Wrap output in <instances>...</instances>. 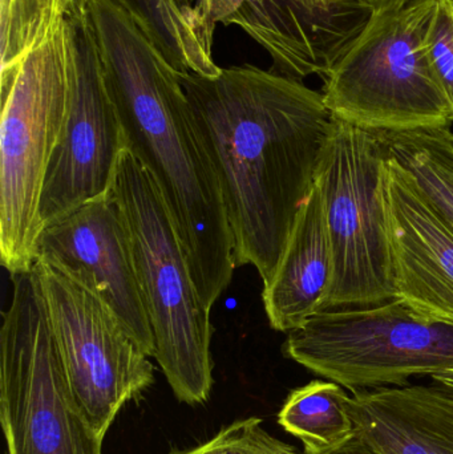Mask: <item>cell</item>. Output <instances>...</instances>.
<instances>
[{
	"mask_svg": "<svg viewBox=\"0 0 453 454\" xmlns=\"http://www.w3.org/2000/svg\"><path fill=\"white\" fill-rule=\"evenodd\" d=\"M332 278V245L321 189L316 183L298 213L276 272L263 285L270 327L289 333L318 314Z\"/></svg>",
	"mask_w": 453,
	"mask_h": 454,
	"instance_id": "9a60e30c",
	"label": "cell"
},
{
	"mask_svg": "<svg viewBox=\"0 0 453 454\" xmlns=\"http://www.w3.org/2000/svg\"><path fill=\"white\" fill-rule=\"evenodd\" d=\"M438 0L372 13L322 88L332 116L380 132L452 127L453 111L427 52Z\"/></svg>",
	"mask_w": 453,
	"mask_h": 454,
	"instance_id": "5b68a950",
	"label": "cell"
},
{
	"mask_svg": "<svg viewBox=\"0 0 453 454\" xmlns=\"http://www.w3.org/2000/svg\"><path fill=\"white\" fill-rule=\"evenodd\" d=\"M37 259L66 272L121 320L148 356L154 336L136 274L127 223L112 194L43 229Z\"/></svg>",
	"mask_w": 453,
	"mask_h": 454,
	"instance_id": "8fae6325",
	"label": "cell"
},
{
	"mask_svg": "<svg viewBox=\"0 0 453 454\" xmlns=\"http://www.w3.org/2000/svg\"><path fill=\"white\" fill-rule=\"evenodd\" d=\"M93 0H0V77L63 24L90 19Z\"/></svg>",
	"mask_w": 453,
	"mask_h": 454,
	"instance_id": "d6986e66",
	"label": "cell"
},
{
	"mask_svg": "<svg viewBox=\"0 0 453 454\" xmlns=\"http://www.w3.org/2000/svg\"><path fill=\"white\" fill-rule=\"evenodd\" d=\"M72 26L71 98L43 191V229L111 193L124 129L92 19Z\"/></svg>",
	"mask_w": 453,
	"mask_h": 454,
	"instance_id": "30bf717a",
	"label": "cell"
},
{
	"mask_svg": "<svg viewBox=\"0 0 453 454\" xmlns=\"http://www.w3.org/2000/svg\"><path fill=\"white\" fill-rule=\"evenodd\" d=\"M427 52L433 74L453 111V0H438L427 31Z\"/></svg>",
	"mask_w": 453,
	"mask_h": 454,
	"instance_id": "44dd1931",
	"label": "cell"
},
{
	"mask_svg": "<svg viewBox=\"0 0 453 454\" xmlns=\"http://www.w3.org/2000/svg\"><path fill=\"white\" fill-rule=\"evenodd\" d=\"M0 330V419L7 454H101L74 403L36 272L12 275Z\"/></svg>",
	"mask_w": 453,
	"mask_h": 454,
	"instance_id": "52a82bcc",
	"label": "cell"
},
{
	"mask_svg": "<svg viewBox=\"0 0 453 454\" xmlns=\"http://www.w3.org/2000/svg\"><path fill=\"white\" fill-rule=\"evenodd\" d=\"M71 23L0 77V262L11 275L32 271L43 231V191L63 137L71 98Z\"/></svg>",
	"mask_w": 453,
	"mask_h": 454,
	"instance_id": "277c9868",
	"label": "cell"
},
{
	"mask_svg": "<svg viewBox=\"0 0 453 454\" xmlns=\"http://www.w3.org/2000/svg\"><path fill=\"white\" fill-rule=\"evenodd\" d=\"M90 19L105 59L125 146L161 192L194 283L212 309L237 269L233 237L180 72L121 0H93Z\"/></svg>",
	"mask_w": 453,
	"mask_h": 454,
	"instance_id": "7a4b0ae2",
	"label": "cell"
},
{
	"mask_svg": "<svg viewBox=\"0 0 453 454\" xmlns=\"http://www.w3.org/2000/svg\"><path fill=\"white\" fill-rule=\"evenodd\" d=\"M387 204L395 298L453 323V229L393 156Z\"/></svg>",
	"mask_w": 453,
	"mask_h": 454,
	"instance_id": "4fadbf2b",
	"label": "cell"
},
{
	"mask_svg": "<svg viewBox=\"0 0 453 454\" xmlns=\"http://www.w3.org/2000/svg\"><path fill=\"white\" fill-rule=\"evenodd\" d=\"M348 399L345 388L335 381H311L289 395L278 413L279 426L302 442L305 454L327 452L355 431Z\"/></svg>",
	"mask_w": 453,
	"mask_h": 454,
	"instance_id": "e0dca14e",
	"label": "cell"
},
{
	"mask_svg": "<svg viewBox=\"0 0 453 454\" xmlns=\"http://www.w3.org/2000/svg\"><path fill=\"white\" fill-rule=\"evenodd\" d=\"M390 146L379 130L334 117L316 172L332 254L321 311L367 309L395 299L388 231Z\"/></svg>",
	"mask_w": 453,
	"mask_h": 454,
	"instance_id": "8992f818",
	"label": "cell"
},
{
	"mask_svg": "<svg viewBox=\"0 0 453 454\" xmlns=\"http://www.w3.org/2000/svg\"><path fill=\"white\" fill-rule=\"evenodd\" d=\"M374 11L359 0H250L234 19L273 59V71L303 82L326 77Z\"/></svg>",
	"mask_w": 453,
	"mask_h": 454,
	"instance_id": "7c38bea8",
	"label": "cell"
},
{
	"mask_svg": "<svg viewBox=\"0 0 453 454\" xmlns=\"http://www.w3.org/2000/svg\"><path fill=\"white\" fill-rule=\"evenodd\" d=\"M151 32L180 74L215 77V27L204 18L199 0H121Z\"/></svg>",
	"mask_w": 453,
	"mask_h": 454,
	"instance_id": "2e32d148",
	"label": "cell"
},
{
	"mask_svg": "<svg viewBox=\"0 0 453 454\" xmlns=\"http://www.w3.org/2000/svg\"><path fill=\"white\" fill-rule=\"evenodd\" d=\"M34 270L72 396L104 439L120 410L153 384L151 356L90 290L42 259Z\"/></svg>",
	"mask_w": 453,
	"mask_h": 454,
	"instance_id": "9c48e42d",
	"label": "cell"
},
{
	"mask_svg": "<svg viewBox=\"0 0 453 454\" xmlns=\"http://www.w3.org/2000/svg\"><path fill=\"white\" fill-rule=\"evenodd\" d=\"M172 454H297V450L266 432L261 419L250 418L234 421L193 450Z\"/></svg>",
	"mask_w": 453,
	"mask_h": 454,
	"instance_id": "ffe728a7",
	"label": "cell"
},
{
	"mask_svg": "<svg viewBox=\"0 0 453 454\" xmlns=\"http://www.w3.org/2000/svg\"><path fill=\"white\" fill-rule=\"evenodd\" d=\"M282 351L353 392L404 386L415 376L453 370V323L395 298L367 309L318 312L287 333Z\"/></svg>",
	"mask_w": 453,
	"mask_h": 454,
	"instance_id": "ba28073f",
	"label": "cell"
},
{
	"mask_svg": "<svg viewBox=\"0 0 453 454\" xmlns=\"http://www.w3.org/2000/svg\"><path fill=\"white\" fill-rule=\"evenodd\" d=\"M431 379H433V380L439 381V383L453 387V370L446 371V372L436 373V375L431 376Z\"/></svg>",
	"mask_w": 453,
	"mask_h": 454,
	"instance_id": "d4e9b609",
	"label": "cell"
},
{
	"mask_svg": "<svg viewBox=\"0 0 453 454\" xmlns=\"http://www.w3.org/2000/svg\"><path fill=\"white\" fill-rule=\"evenodd\" d=\"M359 2L371 8L374 12H382V11H391L403 7L411 0H359Z\"/></svg>",
	"mask_w": 453,
	"mask_h": 454,
	"instance_id": "cb8c5ba5",
	"label": "cell"
},
{
	"mask_svg": "<svg viewBox=\"0 0 453 454\" xmlns=\"http://www.w3.org/2000/svg\"><path fill=\"white\" fill-rule=\"evenodd\" d=\"M348 415L379 454H453V387H379L348 396Z\"/></svg>",
	"mask_w": 453,
	"mask_h": 454,
	"instance_id": "5bb4252c",
	"label": "cell"
},
{
	"mask_svg": "<svg viewBox=\"0 0 453 454\" xmlns=\"http://www.w3.org/2000/svg\"><path fill=\"white\" fill-rule=\"evenodd\" d=\"M250 0H199V8L210 26H230Z\"/></svg>",
	"mask_w": 453,
	"mask_h": 454,
	"instance_id": "7402d4cb",
	"label": "cell"
},
{
	"mask_svg": "<svg viewBox=\"0 0 453 454\" xmlns=\"http://www.w3.org/2000/svg\"><path fill=\"white\" fill-rule=\"evenodd\" d=\"M112 197L121 210L154 336V359L181 403L212 394L213 325L191 275L172 215L152 176L128 149L114 173Z\"/></svg>",
	"mask_w": 453,
	"mask_h": 454,
	"instance_id": "3957f363",
	"label": "cell"
},
{
	"mask_svg": "<svg viewBox=\"0 0 453 454\" xmlns=\"http://www.w3.org/2000/svg\"><path fill=\"white\" fill-rule=\"evenodd\" d=\"M321 454H379L361 434H351L348 439H346L342 444L338 447L332 448V450H327V452Z\"/></svg>",
	"mask_w": 453,
	"mask_h": 454,
	"instance_id": "603a6c76",
	"label": "cell"
},
{
	"mask_svg": "<svg viewBox=\"0 0 453 454\" xmlns=\"http://www.w3.org/2000/svg\"><path fill=\"white\" fill-rule=\"evenodd\" d=\"M382 135L390 146L391 156L411 175L423 196L453 229L451 127L382 132Z\"/></svg>",
	"mask_w": 453,
	"mask_h": 454,
	"instance_id": "ac0fdd59",
	"label": "cell"
},
{
	"mask_svg": "<svg viewBox=\"0 0 453 454\" xmlns=\"http://www.w3.org/2000/svg\"><path fill=\"white\" fill-rule=\"evenodd\" d=\"M180 82L220 184L237 269L254 266L265 285L316 185L334 116L322 92L250 64Z\"/></svg>",
	"mask_w": 453,
	"mask_h": 454,
	"instance_id": "6da1fadb",
	"label": "cell"
}]
</instances>
